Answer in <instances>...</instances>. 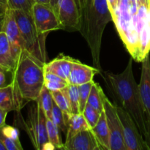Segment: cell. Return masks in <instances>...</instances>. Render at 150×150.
Instances as JSON below:
<instances>
[{
  "label": "cell",
  "instance_id": "obj_1",
  "mask_svg": "<svg viewBox=\"0 0 150 150\" xmlns=\"http://www.w3.org/2000/svg\"><path fill=\"white\" fill-rule=\"evenodd\" d=\"M82 11L79 32L90 49L93 64L101 70L100 49L106 25L113 21L107 0H81Z\"/></svg>",
  "mask_w": 150,
  "mask_h": 150
},
{
  "label": "cell",
  "instance_id": "obj_2",
  "mask_svg": "<svg viewBox=\"0 0 150 150\" xmlns=\"http://www.w3.org/2000/svg\"><path fill=\"white\" fill-rule=\"evenodd\" d=\"M107 78L113 92L121 105L137 125L144 138L146 135V118L141 99L139 85L133 71V57L130 59L126 68L120 74L107 73Z\"/></svg>",
  "mask_w": 150,
  "mask_h": 150
},
{
  "label": "cell",
  "instance_id": "obj_3",
  "mask_svg": "<svg viewBox=\"0 0 150 150\" xmlns=\"http://www.w3.org/2000/svg\"><path fill=\"white\" fill-rule=\"evenodd\" d=\"M11 73V83L24 102L36 101L45 83L43 64L23 51Z\"/></svg>",
  "mask_w": 150,
  "mask_h": 150
},
{
  "label": "cell",
  "instance_id": "obj_4",
  "mask_svg": "<svg viewBox=\"0 0 150 150\" xmlns=\"http://www.w3.org/2000/svg\"><path fill=\"white\" fill-rule=\"evenodd\" d=\"M23 39L24 49L31 57L45 65L47 63L45 40L47 34L37 29L32 15L20 10H13Z\"/></svg>",
  "mask_w": 150,
  "mask_h": 150
},
{
  "label": "cell",
  "instance_id": "obj_5",
  "mask_svg": "<svg viewBox=\"0 0 150 150\" xmlns=\"http://www.w3.org/2000/svg\"><path fill=\"white\" fill-rule=\"evenodd\" d=\"M47 117L38 100L29 106L26 120L23 122V129L27 133L34 147L42 150L48 142L46 127Z\"/></svg>",
  "mask_w": 150,
  "mask_h": 150
},
{
  "label": "cell",
  "instance_id": "obj_6",
  "mask_svg": "<svg viewBox=\"0 0 150 150\" xmlns=\"http://www.w3.org/2000/svg\"><path fill=\"white\" fill-rule=\"evenodd\" d=\"M116 107L122 126L127 150H149L144 138L130 114L120 105H116Z\"/></svg>",
  "mask_w": 150,
  "mask_h": 150
},
{
  "label": "cell",
  "instance_id": "obj_7",
  "mask_svg": "<svg viewBox=\"0 0 150 150\" xmlns=\"http://www.w3.org/2000/svg\"><path fill=\"white\" fill-rule=\"evenodd\" d=\"M104 111L110 133L111 150H127L123 136L122 126L119 117L116 105H114L106 96L103 100Z\"/></svg>",
  "mask_w": 150,
  "mask_h": 150
},
{
  "label": "cell",
  "instance_id": "obj_8",
  "mask_svg": "<svg viewBox=\"0 0 150 150\" xmlns=\"http://www.w3.org/2000/svg\"><path fill=\"white\" fill-rule=\"evenodd\" d=\"M81 11V0H59L57 16L62 29L79 31Z\"/></svg>",
  "mask_w": 150,
  "mask_h": 150
},
{
  "label": "cell",
  "instance_id": "obj_9",
  "mask_svg": "<svg viewBox=\"0 0 150 150\" xmlns=\"http://www.w3.org/2000/svg\"><path fill=\"white\" fill-rule=\"evenodd\" d=\"M31 15L37 29L40 33L48 35L52 31L63 29L58 16L49 4L35 2Z\"/></svg>",
  "mask_w": 150,
  "mask_h": 150
},
{
  "label": "cell",
  "instance_id": "obj_10",
  "mask_svg": "<svg viewBox=\"0 0 150 150\" xmlns=\"http://www.w3.org/2000/svg\"><path fill=\"white\" fill-rule=\"evenodd\" d=\"M3 32L7 35V38L11 46L12 54L14 57L15 61H16L21 53L23 51H25V49L23 39L16 22L13 10L10 8L7 9L5 13V21H4Z\"/></svg>",
  "mask_w": 150,
  "mask_h": 150
},
{
  "label": "cell",
  "instance_id": "obj_11",
  "mask_svg": "<svg viewBox=\"0 0 150 150\" xmlns=\"http://www.w3.org/2000/svg\"><path fill=\"white\" fill-rule=\"evenodd\" d=\"M65 150H101L92 129L82 130L64 144Z\"/></svg>",
  "mask_w": 150,
  "mask_h": 150
},
{
  "label": "cell",
  "instance_id": "obj_12",
  "mask_svg": "<svg viewBox=\"0 0 150 150\" xmlns=\"http://www.w3.org/2000/svg\"><path fill=\"white\" fill-rule=\"evenodd\" d=\"M100 70L95 67L86 65L77 59H74L73 62L71 71L68 79L69 84L79 85L93 81L95 76L99 73Z\"/></svg>",
  "mask_w": 150,
  "mask_h": 150
},
{
  "label": "cell",
  "instance_id": "obj_13",
  "mask_svg": "<svg viewBox=\"0 0 150 150\" xmlns=\"http://www.w3.org/2000/svg\"><path fill=\"white\" fill-rule=\"evenodd\" d=\"M142 75L139 84L141 99L144 109L146 120H150V58L149 54L143 59Z\"/></svg>",
  "mask_w": 150,
  "mask_h": 150
},
{
  "label": "cell",
  "instance_id": "obj_14",
  "mask_svg": "<svg viewBox=\"0 0 150 150\" xmlns=\"http://www.w3.org/2000/svg\"><path fill=\"white\" fill-rule=\"evenodd\" d=\"M26 103L18 94L13 83L0 86V107L10 111L20 112Z\"/></svg>",
  "mask_w": 150,
  "mask_h": 150
},
{
  "label": "cell",
  "instance_id": "obj_15",
  "mask_svg": "<svg viewBox=\"0 0 150 150\" xmlns=\"http://www.w3.org/2000/svg\"><path fill=\"white\" fill-rule=\"evenodd\" d=\"M75 59L60 54L52 61L47 62L44 65L45 73H52L67 81L68 83L69 76L73 67V62Z\"/></svg>",
  "mask_w": 150,
  "mask_h": 150
},
{
  "label": "cell",
  "instance_id": "obj_16",
  "mask_svg": "<svg viewBox=\"0 0 150 150\" xmlns=\"http://www.w3.org/2000/svg\"><path fill=\"white\" fill-rule=\"evenodd\" d=\"M16 61L11 51L10 42L4 32L0 33V67L12 73Z\"/></svg>",
  "mask_w": 150,
  "mask_h": 150
},
{
  "label": "cell",
  "instance_id": "obj_17",
  "mask_svg": "<svg viewBox=\"0 0 150 150\" xmlns=\"http://www.w3.org/2000/svg\"><path fill=\"white\" fill-rule=\"evenodd\" d=\"M98 144L102 149L111 150L110 147V133L107 125L105 111H102L99 121L92 129Z\"/></svg>",
  "mask_w": 150,
  "mask_h": 150
},
{
  "label": "cell",
  "instance_id": "obj_18",
  "mask_svg": "<svg viewBox=\"0 0 150 150\" xmlns=\"http://www.w3.org/2000/svg\"><path fill=\"white\" fill-rule=\"evenodd\" d=\"M91 129L82 114H70L67 122V131L66 133V140L68 141L73 136L82 130Z\"/></svg>",
  "mask_w": 150,
  "mask_h": 150
},
{
  "label": "cell",
  "instance_id": "obj_19",
  "mask_svg": "<svg viewBox=\"0 0 150 150\" xmlns=\"http://www.w3.org/2000/svg\"><path fill=\"white\" fill-rule=\"evenodd\" d=\"M105 96V95L99 83L94 81L91 88L87 103L101 113L104 111L103 100Z\"/></svg>",
  "mask_w": 150,
  "mask_h": 150
},
{
  "label": "cell",
  "instance_id": "obj_20",
  "mask_svg": "<svg viewBox=\"0 0 150 150\" xmlns=\"http://www.w3.org/2000/svg\"><path fill=\"white\" fill-rule=\"evenodd\" d=\"M47 133H48V142L55 147V149H64V144L62 140L61 134L58 127L53 122L52 120L47 118L46 121Z\"/></svg>",
  "mask_w": 150,
  "mask_h": 150
},
{
  "label": "cell",
  "instance_id": "obj_21",
  "mask_svg": "<svg viewBox=\"0 0 150 150\" xmlns=\"http://www.w3.org/2000/svg\"><path fill=\"white\" fill-rule=\"evenodd\" d=\"M63 89L67 96L72 114H81L80 108H79V93L78 86L69 84Z\"/></svg>",
  "mask_w": 150,
  "mask_h": 150
},
{
  "label": "cell",
  "instance_id": "obj_22",
  "mask_svg": "<svg viewBox=\"0 0 150 150\" xmlns=\"http://www.w3.org/2000/svg\"><path fill=\"white\" fill-rule=\"evenodd\" d=\"M38 100L40 103L47 118L51 120V119H52V108L54 101V99H53L52 94H51V91L48 90L44 86L42 87V90H41Z\"/></svg>",
  "mask_w": 150,
  "mask_h": 150
},
{
  "label": "cell",
  "instance_id": "obj_23",
  "mask_svg": "<svg viewBox=\"0 0 150 150\" xmlns=\"http://www.w3.org/2000/svg\"><path fill=\"white\" fill-rule=\"evenodd\" d=\"M70 115H66L58 105L54 103L52 108V119L53 122L59 128L61 131L67 133V122Z\"/></svg>",
  "mask_w": 150,
  "mask_h": 150
},
{
  "label": "cell",
  "instance_id": "obj_24",
  "mask_svg": "<svg viewBox=\"0 0 150 150\" xmlns=\"http://www.w3.org/2000/svg\"><path fill=\"white\" fill-rule=\"evenodd\" d=\"M140 62L143 61L150 51V26L146 22L140 34Z\"/></svg>",
  "mask_w": 150,
  "mask_h": 150
},
{
  "label": "cell",
  "instance_id": "obj_25",
  "mask_svg": "<svg viewBox=\"0 0 150 150\" xmlns=\"http://www.w3.org/2000/svg\"><path fill=\"white\" fill-rule=\"evenodd\" d=\"M53 99L54 103L59 106V108L66 114V115H70L72 114L71 110H70V105H69L68 100H67V96L64 92V89L62 90L51 92Z\"/></svg>",
  "mask_w": 150,
  "mask_h": 150
},
{
  "label": "cell",
  "instance_id": "obj_26",
  "mask_svg": "<svg viewBox=\"0 0 150 150\" xmlns=\"http://www.w3.org/2000/svg\"><path fill=\"white\" fill-rule=\"evenodd\" d=\"M101 113L87 103L82 112V114L86 120V122L89 125V127L92 129L99 121Z\"/></svg>",
  "mask_w": 150,
  "mask_h": 150
},
{
  "label": "cell",
  "instance_id": "obj_27",
  "mask_svg": "<svg viewBox=\"0 0 150 150\" xmlns=\"http://www.w3.org/2000/svg\"><path fill=\"white\" fill-rule=\"evenodd\" d=\"M93 83L94 81L78 86L79 93V108H80L81 114H82L85 106L87 104L88 98H89L91 88H92Z\"/></svg>",
  "mask_w": 150,
  "mask_h": 150
},
{
  "label": "cell",
  "instance_id": "obj_28",
  "mask_svg": "<svg viewBox=\"0 0 150 150\" xmlns=\"http://www.w3.org/2000/svg\"><path fill=\"white\" fill-rule=\"evenodd\" d=\"M35 3L34 0H7L8 8L11 10H23L29 13H31Z\"/></svg>",
  "mask_w": 150,
  "mask_h": 150
},
{
  "label": "cell",
  "instance_id": "obj_29",
  "mask_svg": "<svg viewBox=\"0 0 150 150\" xmlns=\"http://www.w3.org/2000/svg\"><path fill=\"white\" fill-rule=\"evenodd\" d=\"M0 130L2 133V134L4 136H6V137L9 138L10 139H13V140L16 141V142H20L19 130L16 127L5 125L1 128H0Z\"/></svg>",
  "mask_w": 150,
  "mask_h": 150
},
{
  "label": "cell",
  "instance_id": "obj_30",
  "mask_svg": "<svg viewBox=\"0 0 150 150\" xmlns=\"http://www.w3.org/2000/svg\"><path fill=\"white\" fill-rule=\"evenodd\" d=\"M0 140L5 146L6 150H23L21 142H16L13 139L6 137L2 134L1 130H0Z\"/></svg>",
  "mask_w": 150,
  "mask_h": 150
},
{
  "label": "cell",
  "instance_id": "obj_31",
  "mask_svg": "<svg viewBox=\"0 0 150 150\" xmlns=\"http://www.w3.org/2000/svg\"><path fill=\"white\" fill-rule=\"evenodd\" d=\"M68 83L64 82L57 81H45L44 86L50 90L51 92H55V91L62 90V89L68 86Z\"/></svg>",
  "mask_w": 150,
  "mask_h": 150
},
{
  "label": "cell",
  "instance_id": "obj_32",
  "mask_svg": "<svg viewBox=\"0 0 150 150\" xmlns=\"http://www.w3.org/2000/svg\"><path fill=\"white\" fill-rule=\"evenodd\" d=\"M137 15L139 18L146 20L148 15V4H142L138 7Z\"/></svg>",
  "mask_w": 150,
  "mask_h": 150
},
{
  "label": "cell",
  "instance_id": "obj_33",
  "mask_svg": "<svg viewBox=\"0 0 150 150\" xmlns=\"http://www.w3.org/2000/svg\"><path fill=\"white\" fill-rule=\"evenodd\" d=\"M108 4V7L111 11V16H112L113 21L116 17V13H117V9L119 7V2L118 0H107Z\"/></svg>",
  "mask_w": 150,
  "mask_h": 150
},
{
  "label": "cell",
  "instance_id": "obj_34",
  "mask_svg": "<svg viewBox=\"0 0 150 150\" xmlns=\"http://www.w3.org/2000/svg\"><path fill=\"white\" fill-rule=\"evenodd\" d=\"M7 114H8V111L7 110L0 107V128L6 125L5 121Z\"/></svg>",
  "mask_w": 150,
  "mask_h": 150
},
{
  "label": "cell",
  "instance_id": "obj_35",
  "mask_svg": "<svg viewBox=\"0 0 150 150\" xmlns=\"http://www.w3.org/2000/svg\"><path fill=\"white\" fill-rule=\"evenodd\" d=\"M146 135L145 136L144 139L146 141V143L147 144L148 147L150 150V120H146Z\"/></svg>",
  "mask_w": 150,
  "mask_h": 150
},
{
  "label": "cell",
  "instance_id": "obj_36",
  "mask_svg": "<svg viewBox=\"0 0 150 150\" xmlns=\"http://www.w3.org/2000/svg\"><path fill=\"white\" fill-rule=\"evenodd\" d=\"M5 70H3L1 67H0V86H5L6 83V76Z\"/></svg>",
  "mask_w": 150,
  "mask_h": 150
},
{
  "label": "cell",
  "instance_id": "obj_37",
  "mask_svg": "<svg viewBox=\"0 0 150 150\" xmlns=\"http://www.w3.org/2000/svg\"><path fill=\"white\" fill-rule=\"evenodd\" d=\"M5 21V13H0V33L3 32Z\"/></svg>",
  "mask_w": 150,
  "mask_h": 150
},
{
  "label": "cell",
  "instance_id": "obj_38",
  "mask_svg": "<svg viewBox=\"0 0 150 150\" xmlns=\"http://www.w3.org/2000/svg\"><path fill=\"white\" fill-rule=\"evenodd\" d=\"M58 2L59 0H50V6L54 9V11L57 14V10H58Z\"/></svg>",
  "mask_w": 150,
  "mask_h": 150
},
{
  "label": "cell",
  "instance_id": "obj_39",
  "mask_svg": "<svg viewBox=\"0 0 150 150\" xmlns=\"http://www.w3.org/2000/svg\"><path fill=\"white\" fill-rule=\"evenodd\" d=\"M8 9V7L5 4H0V13H5L7 10Z\"/></svg>",
  "mask_w": 150,
  "mask_h": 150
},
{
  "label": "cell",
  "instance_id": "obj_40",
  "mask_svg": "<svg viewBox=\"0 0 150 150\" xmlns=\"http://www.w3.org/2000/svg\"><path fill=\"white\" fill-rule=\"evenodd\" d=\"M36 3H40V4H49L50 5V0H34Z\"/></svg>",
  "mask_w": 150,
  "mask_h": 150
},
{
  "label": "cell",
  "instance_id": "obj_41",
  "mask_svg": "<svg viewBox=\"0 0 150 150\" xmlns=\"http://www.w3.org/2000/svg\"><path fill=\"white\" fill-rule=\"evenodd\" d=\"M0 150H6L5 146H4V144H3V143L1 142V140H0Z\"/></svg>",
  "mask_w": 150,
  "mask_h": 150
},
{
  "label": "cell",
  "instance_id": "obj_42",
  "mask_svg": "<svg viewBox=\"0 0 150 150\" xmlns=\"http://www.w3.org/2000/svg\"><path fill=\"white\" fill-rule=\"evenodd\" d=\"M0 4H5L7 6V0H0ZM8 7V6H7Z\"/></svg>",
  "mask_w": 150,
  "mask_h": 150
},
{
  "label": "cell",
  "instance_id": "obj_43",
  "mask_svg": "<svg viewBox=\"0 0 150 150\" xmlns=\"http://www.w3.org/2000/svg\"><path fill=\"white\" fill-rule=\"evenodd\" d=\"M130 4H137V0H130Z\"/></svg>",
  "mask_w": 150,
  "mask_h": 150
},
{
  "label": "cell",
  "instance_id": "obj_44",
  "mask_svg": "<svg viewBox=\"0 0 150 150\" xmlns=\"http://www.w3.org/2000/svg\"><path fill=\"white\" fill-rule=\"evenodd\" d=\"M120 1H121V0H118V2H119V4H120Z\"/></svg>",
  "mask_w": 150,
  "mask_h": 150
},
{
  "label": "cell",
  "instance_id": "obj_45",
  "mask_svg": "<svg viewBox=\"0 0 150 150\" xmlns=\"http://www.w3.org/2000/svg\"><path fill=\"white\" fill-rule=\"evenodd\" d=\"M149 1H150V0H149ZM149 2H148V3H149Z\"/></svg>",
  "mask_w": 150,
  "mask_h": 150
},
{
  "label": "cell",
  "instance_id": "obj_46",
  "mask_svg": "<svg viewBox=\"0 0 150 150\" xmlns=\"http://www.w3.org/2000/svg\"><path fill=\"white\" fill-rule=\"evenodd\" d=\"M149 2H150V1H149ZM149 3H148V4H149Z\"/></svg>",
  "mask_w": 150,
  "mask_h": 150
},
{
  "label": "cell",
  "instance_id": "obj_47",
  "mask_svg": "<svg viewBox=\"0 0 150 150\" xmlns=\"http://www.w3.org/2000/svg\"><path fill=\"white\" fill-rule=\"evenodd\" d=\"M148 2H149V1H148Z\"/></svg>",
  "mask_w": 150,
  "mask_h": 150
}]
</instances>
